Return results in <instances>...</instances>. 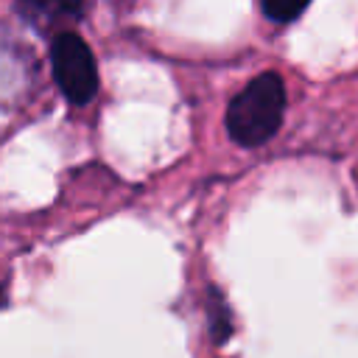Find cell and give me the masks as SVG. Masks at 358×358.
Returning <instances> with one entry per match:
<instances>
[{
    "label": "cell",
    "mask_w": 358,
    "mask_h": 358,
    "mask_svg": "<svg viewBox=\"0 0 358 358\" xmlns=\"http://www.w3.org/2000/svg\"><path fill=\"white\" fill-rule=\"evenodd\" d=\"M285 87L277 73H260L252 78L227 109V131L235 143L252 148L271 140L282 123Z\"/></svg>",
    "instance_id": "obj_1"
},
{
    "label": "cell",
    "mask_w": 358,
    "mask_h": 358,
    "mask_svg": "<svg viewBox=\"0 0 358 358\" xmlns=\"http://www.w3.org/2000/svg\"><path fill=\"white\" fill-rule=\"evenodd\" d=\"M50 67L62 95L84 106L98 92V64L90 45L76 31H62L50 39Z\"/></svg>",
    "instance_id": "obj_2"
},
{
    "label": "cell",
    "mask_w": 358,
    "mask_h": 358,
    "mask_svg": "<svg viewBox=\"0 0 358 358\" xmlns=\"http://www.w3.org/2000/svg\"><path fill=\"white\" fill-rule=\"evenodd\" d=\"M14 8L20 20L42 36L70 31V25L84 17V0H17Z\"/></svg>",
    "instance_id": "obj_3"
},
{
    "label": "cell",
    "mask_w": 358,
    "mask_h": 358,
    "mask_svg": "<svg viewBox=\"0 0 358 358\" xmlns=\"http://www.w3.org/2000/svg\"><path fill=\"white\" fill-rule=\"evenodd\" d=\"M308 3L310 0H260V8L274 22H291L308 8Z\"/></svg>",
    "instance_id": "obj_4"
}]
</instances>
